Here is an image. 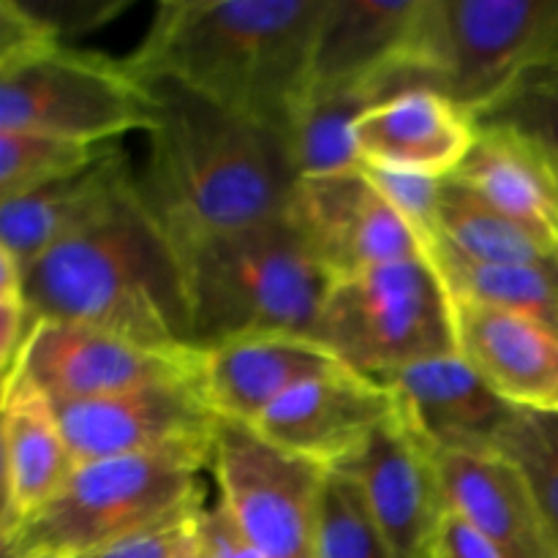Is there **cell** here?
Listing matches in <instances>:
<instances>
[{
  "label": "cell",
  "instance_id": "4fadbf2b",
  "mask_svg": "<svg viewBox=\"0 0 558 558\" xmlns=\"http://www.w3.org/2000/svg\"><path fill=\"white\" fill-rule=\"evenodd\" d=\"M420 0H327L311 93L371 90L385 101L412 90Z\"/></svg>",
  "mask_w": 558,
  "mask_h": 558
},
{
  "label": "cell",
  "instance_id": "ffe728a7",
  "mask_svg": "<svg viewBox=\"0 0 558 558\" xmlns=\"http://www.w3.org/2000/svg\"><path fill=\"white\" fill-rule=\"evenodd\" d=\"M477 120L430 87L396 93L357 120L363 163L450 180L469 156Z\"/></svg>",
  "mask_w": 558,
  "mask_h": 558
},
{
  "label": "cell",
  "instance_id": "7c38bea8",
  "mask_svg": "<svg viewBox=\"0 0 558 558\" xmlns=\"http://www.w3.org/2000/svg\"><path fill=\"white\" fill-rule=\"evenodd\" d=\"M76 463L145 452H213L218 417L199 381H172L96 401L52 403Z\"/></svg>",
  "mask_w": 558,
  "mask_h": 558
},
{
  "label": "cell",
  "instance_id": "8fae6325",
  "mask_svg": "<svg viewBox=\"0 0 558 558\" xmlns=\"http://www.w3.org/2000/svg\"><path fill=\"white\" fill-rule=\"evenodd\" d=\"M287 221L332 281L387 262L428 256L360 167L298 178Z\"/></svg>",
  "mask_w": 558,
  "mask_h": 558
},
{
  "label": "cell",
  "instance_id": "e575fe53",
  "mask_svg": "<svg viewBox=\"0 0 558 558\" xmlns=\"http://www.w3.org/2000/svg\"><path fill=\"white\" fill-rule=\"evenodd\" d=\"M430 558H507L490 543L485 534H480L472 523L463 521L461 515L447 510L436 529L434 545H430Z\"/></svg>",
  "mask_w": 558,
  "mask_h": 558
},
{
  "label": "cell",
  "instance_id": "603a6c76",
  "mask_svg": "<svg viewBox=\"0 0 558 558\" xmlns=\"http://www.w3.org/2000/svg\"><path fill=\"white\" fill-rule=\"evenodd\" d=\"M450 180L558 251V183L554 169L526 134L505 120H480L477 136Z\"/></svg>",
  "mask_w": 558,
  "mask_h": 558
},
{
  "label": "cell",
  "instance_id": "7a4b0ae2",
  "mask_svg": "<svg viewBox=\"0 0 558 558\" xmlns=\"http://www.w3.org/2000/svg\"><path fill=\"white\" fill-rule=\"evenodd\" d=\"M161 118L150 131L142 202L178 254L213 234L287 216L298 172L287 140L172 82H153Z\"/></svg>",
  "mask_w": 558,
  "mask_h": 558
},
{
  "label": "cell",
  "instance_id": "e0dca14e",
  "mask_svg": "<svg viewBox=\"0 0 558 558\" xmlns=\"http://www.w3.org/2000/svg\"><path fill=\"white\" fill-rule=\"evenodd\" d=\"M456 303L458 354L512 409L558 414V330L515 311Z\"/></svg>",
  "mask_w": 558,
  "mask_h": 558
},
{
  "label": "cell",
  "instance_id": "277c9868",
  "mask_svg": "<svg viewBox=\"0 0 558 558\" xmlns=\"http://www.w3.org/2000/svg\"><path fill=\"white\" fill-rule=\"evenodd\" d=\"M196 349L245 336H314L332 278L287 216L180 251Z\"/></svg>",
  "mask_w": 558,
  "mask_h": 558
},
{
  "label": "cell",
  "instance_id": "cb8c5ba5",
  "mask_svg": "<svg viewBox=\"0 0 558 558\" xmlns=\"http://www.w3.org/2000/svg\"><path fill=\"white\" fill-rule=\"evenodd\" d=\"M434 248H445L477 265H534L558 256V251L539 243L456 180H445L441 185Z\"/></svg>",
  "mask_w": 558,
  "mask_h": 558
},
{
  "label": "cell",
  "instance_id": "9c48e42d",
  "mask_svg": "<svg viewBox=\"0 0 558 558\" xmlns=\"http://www.w3.org/2000/svg\"><path fill=\"white\" fill-rule=\"evenodd\" d=\"M218 505L267 558H314L327 469L281 450L251 425L218 420L213 441Z\"/></svg>",
  "mask_w": 558,
  "mask_h": 558
},
{
  "label": "cell",
  "instance_id": "83f0119b",
  "mask_svg": "<svg viewBox=\"0 0 558 558\" xmlns=\"http://www.w3.org/2000/svg\"><path fill=\"white\" fill-rule=\"evenodd\" d=\"M526 480L558 558V414L518 409L496 441Z\"/></svg>",
  "mask_w": 558,
  "mask_h": 558
},
{
  "label": "cell",
  "instance_id": "d590c367",
  "mask_svg": "<svg viewBox=\"0 0 558 558\" xmlns=\"http://www.w3.org/2000/svg\"><path fill=\"white\" fill-rule=\"evenodd\" d=\"M11 550V548H5ZM16 558H76L71 554H63V550H27V554H16V550H11Z\"/></svg>",
  "mask_w": 558,
  "mask_h": 558
},
{
  "label": "cell",
  "instance_id": "2e32d148",
  "mask_svg": "<svg viewBox=\"0 0 558 558\" xmlns=\"http://www.w3.org/2000/svg\"><path fill=\"white\" fill-rule=\"evenodd\" d=\"M332 472L357 483L396 558H430L436 529L447 512L445 496L430 452L396 417Z\"/></svg>",
  "mask_w": 558,
  "mask_h": 558
},
{
  "label": "cell",
  "instance_id": "f546056e",
  "mask_svg": "<svg viewBox=\"0 0 558 558\" xmlns=\"http://www.w3.org/2000/svg\"><path fill=\"white\" fill-rule=\"evenodd\" d=\"M488 118L505 120L526 134L550 163L558 183V65L532 76L510 101L501 104Z\"/></svg>",
  "mask_w": 558,
  "mask_h": 558
},
{
  "label": "cell",
  "instance_id": "ba28073f",
  "mask_svg": "<svg viewBox=\"0 0 558 558\" xmlns=\"http://www.w3.org/2000/svg\"><path fill=\"white\" fill-rule=\"evenodd\" d=\"M156 87L125 60L65 47L63 38L0 60V131H31L82 145H118L131 131H156Z\"/></svg>",
  "mask_w": 558,
  "mask_h": 558
},
{
  "label": "cell",
  "instance_id": "9a60e30c",
  "mask_svg": "<svg viewBox=\"0 0 558 558\" xmlns=\"http://www.w3.org/2000/svg\"><path fill=\"white\" fill-rule=\"evenodd\" d=\"M376 381L390 390L398 423L430 456L496 452L501 430L518 412L458 352L407 365Z\"/></svg>",
  "mask_w": 558,
  "mask_h": 558
},
{
  "label": "cell",
  "instance_id": "74e56055",
  "mask_svg": "<svg viewBox=\"0 0 558 558\" xmlns=\"http://www.w3.org/2000/svg\"><path fill=\"white\" fill-rule=\"evenodd\" d=\"M3 558H16V556L11 554V550H5V548H3Z\"/></svg>",
  "mask_w": 558,
  "mask_h": 558
},
{
  "label": "cell",
  "instance_id": "3957f363",
  "mask_svg": "<svg viewBox=\"0 0 558 558\" xmlns=\"http://www.w3.org/2000/svg\"><path fill=\"white\" fill-rule=\"evenodd\" d=\"M22 289L33 325L63 322L147 347H194L183 262L140 185L101 223L22 270Z\"/></svg>",
  "mask_w": 558,
  "mask_h": 558
},
{
  "label": "cell",
  "instance_id": "7402d4cb",
  "mask_svg": "<svg viewBox=\"0 0 558 558\" xmlns=\"http://www.w3.org/2000/svg\"><path fill=\"white\" fill-rule=\"evenodd\" d=\"M74 466L52 401L25 376L3 381V545L60 494Z\"/></svg>",
  "mask_w": 558,
  "mask_h": 558
},
{
  "label": "cell",
  "instance_id": "1f68e13d",
  "mask_svg": "<svg viewBox=\"0 0 558 558\" xmlns=\"http://www.w3.org/2000/svg\"><path fill=\"white\" fill-rule=\"evenodd\" d=\"M33 330L31 308H27L22 270L5 251H0V371L9 379L16 357Z\"/></svg>",
  "mask_w": 558,
  "mask_h": 558
},
{
  "label": "cell",
  "instance_id": "836d02e7",
  "mask_svg": "<svg viewBox=\"0 0 558 558\" xmlns=\"http://www.w3.org/2000/svg\"><path fill=\"white\" fill-rule=\"evenodd\" d=\"M194 548L199 558H267L221 505L205 507L196 515Z\"/></svg>",
  "mask_w": 558,
  "mask_h": 558
},
{
  "label": "cell",
  "instance_id": "f1b7e54d",
  "mask_svg": "<svg viewBox=\"0 0 558 558\" xmlns=\"http://www.w3.org/2000/svg\"><path fill=\"white\" fill-rule=\"evenodd\" d=\"M314 558H396L357 483L341 472L327 474L322 490Z\"/></svg>",
  "mask_w": 558,
  "mask_h": 558
},
{
  "label": "cell",
  "instance_id": "44dd1931",
  "mask_svg": "<svg viewBox=\"0 0 558 558\" xmlns=\"http://www.w3.org/2000/svg\"><path fill=\"white\" fill-rule=\"evenodd\" d=\"M445 507L472 523L507 558H556L534 496L501 452H436Z\"/></svg>",
  "mask_w": 558,
  "mask_h": 558
},
{
  "label": "cell",
  "instance_id": "5bb4252c",
  "mask_svg": "<svg viewBox=\"0 0 558 558\" xmlns=\"http://www.w3.org/2000/svg\"><path fill=\"white\" fill-rule=\"evenodd\" d=\"M392 417L396 403L381 381L338 365L278 398L251 428L332 472Z\"/></svg>",
  "mask_w": 558,
  "mask_h": 558
},
{
  "label": "cell",
  "instance_id": "ac0fdd59",
  "mask_svg": "<svg viewBox=\"0 0 558 558\" xmlns=\"http://www.w3.org/2000/svg\"><path fill=\"white\" fill-rule=\"evenodd\" d=\"M134 189V169L123 147L112 145L82 172L0 202V251L27 270L38 256L101 223Z\"/></svg>",
  "mask_w": 558,
  "mask_h": 558
},
{
  "label": "cell",
  "instance_id": "d6986e66",
  "mask_svg": "<svg viewBox=\"0 0 558 558\" xmlns=\"http://www.w3.org/2000/svg\"><path fill=\"white\" fill-rule=\"evenodd\" d=\"M338 365L308 336H245L202 349L199 387L218 420L254 425L278 398Z\"/></svg>",
  "mask_w": 558,
  "mask_h": 558
},
{
  "label": "cell",
  "instance_id": "8992f818",
  "mask_svg": "<svg viewBox=\"0 0 558 558\" xmlns=\"http://www.w3.org/2000/svg\"><path fill=\"white\" fill-rule=\"evenodd\" d=\"M213 452L172 450L76 463L60 494L3 548L85 556L202 510V469Z\"/></svg>",
  "mask_w": 558,
  "mask_h": 558
},
{
  "label": "cell",
  "instance_id": "484cf974",
  "mask_svg": "<svg viewBox=\"0 0 558 558\" xmlns=\"http://www.w3.org/2000/svg\"><path fill=\"white\" fill-rule=\"evenodd\" d=\"M381 98L371 90L311 93L287 134L298 178H319L357 169V120Z\"/></svg>",
  "mask_w": 558,
  "mask_h": 558
},
{
  "label": "cell",
  "instance_id": "5b68a950",
  "mask_svg": "<svg viewBox=\"0 0 558 558\" xmlns=\"http://www.w3.org/2000/svg\"><path fill=\"white\" fill-rule=\"evenodd\" d=\"M558 65V0H420L412 87L483 120Z\"/></svg>",
  "mask_w": 558,
  "mask_h": 558
},
{
  "label": "cell",
  "instance_id": "d4e9b609",
  "mask_svg": "<svg viewBox=\"0 0 558 558\" xmlns=\"http://www.w3.org/2000/svg\"><path fill=\"white\" fill-rule=\"evenodd\" d=\"M430 259L452 300L515 311L558 330V256L534 265H477L434 248Z\"/></svg>",
  "mask_w": 558,
  "mask_h": 558
},
{
  "label": "cell",
  "instance_id": "30bf717a",
  "mask_svg": "<svg viewBox=\"0 0 558 558\" xmlns=\"http://www.w3.org/2000/svg\"><path fill=\"white\" fill-rule=\"evenodd\" d=\"M199 365L202 349L194 347H147L90 327L36 322L11 376H25L52 403H71L199 381Z\"/></svg>",
  "mask_w": 558,
  "mask_h": 558
},
{
  "label": "cell",
  "instance_id": "d6a6232c",
  "mask_svg": "<svg viewBox=\"0 0 558 558\" xmlns=\"http://www.w3.org/2000/svg\"><path fill=\"white\" fill-rule=\"evenodd\" d=\"M202 510L191 512V515L172 518V521L161 523V526H153L147 532L134 534V537H125L120 543H112L107 548H98L93 554L76 558H183L191 550V545H194L196 515Z\"/></svg>",
  "mask_w": 558,
  "mask_h": 558
},
{
  "label": "cell",
  "instance_id": "8d00e7d4",
  "mask_svg": "<svg viewBox=\"0 0 558 558\" xmlns=\"http://www.w3.org/2000/svg\"><path fill=\"white\" fill-rule=\"evenodd\" d=\"M183 558H199V554H196V548H194V545H191V550H189V554H185Z\"/></svg>",
  "mask_w": 558,
  "mask_h": 558
},
{
  "label": "cell",
  "instance_id": "6da1fadb",
  "mask_svg": "<svg viewBox=\"0 0 558 558\" xmlns=\"http://www.w3.org/2000/svg\"><path fill=\"white\" fill-rule=\"evenodd\" d=\"M327 0H167L125 58L142 82H172L287 140L311 96Z\"/></svg>",
  "mask_w": 558,
  "mask_h": 558
},
{
  "label": "cell",
  "instance_id": "4dcf8cb0",
  "mask_svg": "<svg viewBox=\"0 0 558 558\" xmlns=\"http://www.w3.org/2000/svg\"><path fill=\"white\" fill-rule=\"evenodd\" d=\"M360 169L376 185V191L390 202L392 210L403 218V223L412 229L414 238L423 243L425 254L430 256L436 243V207H439L445 180L420 172H403V169L374 167V163H360Z\"/></svg>",
  "mask_w": 558,
  "mask_h": 558
},
{
  "label": "cell",
  "instance_id": "52a82bcc",
  "mask_svg": "<svg viewBox=\"0 0 558 558\" xmlns=\"http://www.w3.org/2000/svg\"><path fill=\"white\" fill-rule=\"evenodd\" d=\"M311 338L347 368L381 379L458 352L456 303L430 256L387 262L332 281Z\"/></svg>",
  "mask_w": 558,
  "mask_h": 558
},
{
  "label": "cell",
  "instance_id": "4316f807",
  "mask_svg": "<svg viewBox=\"0 0 558 558\" xmlns=\"http://www.w3.org/2000/svg\"><path fill=\"white\" fill-rule=\"evenodd\" d=\"M112 145L93 147L31 131H0V202L16 199L96 163Z\"/></svg>",
  "mask_w": 558,
  "mask_h": 558
}]
</instances>
